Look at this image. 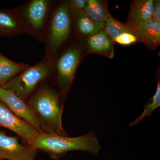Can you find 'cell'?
Wrapping results in <instances>:
<instances>
[{
    "instance_id": "6da1fadb",
    "label": "cell",
    "mask_w": 160,
    "mask_h": 160,
    "mask_svg": "<svg viewBox=\"0 0 160 160\" xmlns=\"http://www.w3.org/2000/svg\"><path fill=\"white\" fill-rule=\"evenodd\" d=\"M29 106L36 116L43 133L68 136L62 126L63 106L59 95L46 87L30 98Z\"/></svg>"
},
{
    "instance_id": "7a4b0ae2",
    "label": "cell",
    "mask_w": 160,
    "mask_h": 160,
    "mask_svg": "<svg viewBox=\"0 0 160 160\" xmlns=\"http://www.w3.org/2000/svg\"><path fill=\"white\" fill-rule=\"evenodd\" d=\"M32 147L58 156L68 152L80 150L88 152L97 156L102 146L96 134L90 131L86 134L75 138L53 133H40Z\"/></svg>"
},
{
    "instance_id": "3957f363",
    "label": "cell",
    "mask_w": 160,
    "mask_h": 160,
    "mask_svg": "<svg viewBox=\"0 0 160 160\" xmlns=\"http://www.w3.org/2000/svg\"><path fill=\"white\" fill-rule=\"evenodd\" d=\"M49 16L43 42L46 46V56L53 60L71 33V18L68 2L60 3Z\"/></svg>"
},
{
    "instance_id": "277c9868",
    "label": "cell",
    "mask_w": 160,
    "mask_h": 160,
    "mask_svg": "<svg viewBox=\"0 0 160 160\" xmlns=\"http://www.w3.org/2000/svg\"><path fill=\"white\" fill-rule=\"evenodd\" d=\"M53 66V60L45 57L34 66H29L1 86L11 90L24 101L32 93L38 84L47 77Z\"/></svg>"
},
{
    "instance_id": "5b68a950",
    "label": "cell",
    "mask_w": 160,
    "mask_h": 160,
    "mask_svg": "<svg viewBox=\"0 0 160 160\" xmlns=\"http://www.w3.org/2000/svg\"><path fill=\"white\" fill-rule=\"evenodd\" d=\"M52 2L49 0H32L19 11L32 32V37L42 42L49 20Z\"/></svg>"
},
{
    "instance_id": "8992f818",
    "label": "cell",
    "mask_w": 160,
    "mask_h": 160,
    "mask_svg": "<svg viewBox=\"0 0 160 160\" xmlns=\"http://www.w3.org/2000/svg\"><path fill=\"white\" fill-rule=\"evenodd\" d=\"M81 54V49L73 46L64 51L58 58L56 65L57 82L63 97L66 96L74 79Z\"/></svg>"
},
{
    "instance_id": "52a82bcc",
    "label": "cell",
    "mask_w": 160,
    "mask_h": 160,
    "mask_svg": "<svg viewBox=\"0 0 160 160\" xmlns=\"http://www.w3.org/2000/svg\"><path fill=\"white\" fill-rule=\"evenodd\" d=\"M0 126L13 131L31 147L40 133L29 123L15 115L1 101Z\"/></svg>"
},
{
    "instance_id": "ba28073f",
    "label": "cell",
    "mask_w": 160,
    "mask_h": 160,
    "mask_svg": "<svg viewBox=\"0 0 160 160\" xmlns=\"http://www.w3.org/2000/svg\"><path fill=\"white\" fill-rule=\"evenodd\" d=\"M0 101L17 117L29 123L40 133H43L39 122L30 106L13 92L0 86Z\"/></svg>"
},
{
    "instance_id": "9c48e42d",
    "label": "cell",
    "mask_w": 160,
    "mask_h": 160,
    "mask_svg": "<svg viewBox=\"0 0 160 160\" xmlns=\"http://www.w3.org/2000/svg\"><path fill=\"white\" fill-rule=\"evenodd\" d=\"M36 153L33 147L21 145L17 138L0 130V159L33 160Z\"/></svg>"
},
{
    "instance_id": "30bf717a",
    "label": "cell",
    "mask_w": 160,
    "mask_h": 160,
    "mask_svg": "<svg viewBox=\"0 0 160 160\" xmlns=\"http://www.w3.org/2000/svg\"><path fill=\"white\" fill-rule=\"evenodd\" d=\"M20 34L32 36V32L18 9H0V36Z\"/></svg>"
},
{
    "instance_id": "8fae6325",
    "label": "cell",
    "mask_w": 160,
    "mask_h": 160,
    "mask_svg": "<svg viewBox=\"0 0 160 160\" xmlns=\"http://www.w3.org/2000/svg\"><path fill=\"white\" fill-rule=\"evenodd\" d=\"M139 42L155 50L160 44V21L150 18L139 22L131 29Z\"/></svg>"
},
{
    "instance_id": "7c38bea8",
    "label": "cell",
    "mask_w": 160,
    "mask_h": 160,
    "mask_svg": "<svg viewBox=\"0 0 160 160\" xmlns=\"http://www.w3.org/2000/svg\"><path fill=\"white\" fill-rule=\"evenodd\" d=\"M87 44L90 53L104 56L110 59L114 56V42L104 29L88 36Z\"/></svg>"
},
{
    "instance_id": "4fadbf2b",
    "label": "cell",
    "mask_w": 160,
    "mask_h": 160,
    "mask_svg": "<svg viewBox=\"0 0 160 160\" xmlns=\"http://www.w3.org/2000/svg\"><path fill=\"white\" fill-rule=\"evenodd\" d=\"M153 8V0L132 1L125 24L131 29L139 22L152 18Z\"/></svg>"
},
{
    "instance_id": "5bb4252c",
    "label": "cell",
    "mask_w": 160,
    "mask_h": 160,
    "mask_svg": "<svg viewBox=\"0 0 160 160\" xmlns=\"http://www.w3.org/2000/svg\"><path fill=\"white\" fill-rule=\"evenodd\" d=\"M75 25L79 33L89 36L105 29L106 23L96 22L87 15L84 11L75 12Z\"/></svg>"
},
{
    "instance_id": "9a60e30c",
    "label": "cell",
    "mask_w": 160,
    "mask_h": 160,
    "mask_svg": "<svg viewBox=\"0 0 160 160\" xmlns=\"http://www.w3.org/2000/svg\"><path fill=\"white\" fill-rule=\"evenodd\" d=\"M29 66L24 63L12 62L0 52V86H3Z\"/></svg>"
},
{
    "instance_id": "2e32d148",
    "label": "cell",
    "mask_w": 160,
    "mask_h": 160,
    "mask_svg": "<svg viewBox=\"0 0 160 160\" xmlns=\"http://www.w3.org/2000/svg\"><path fill=\"white\" fill-rule=\"evenodd\" d=\"M85 12L92 21L98 23H106L111 17L106 2L99 0H87Z\"/></svg>"
},
{
    "instance_id": "e0dca14e",
    "label": "cell",
    "mask_w": 160,
    "mask_h": 160,
    "mask_svg": "<svg viewBox=\"0 0 160 160\" xmlns=\"http://www.w3.org/2000/svg\"><path fill=\"white\" fill-rule=\"evenodd\" d=\"M160 106V81L158 80L157 86L155 93L151 98L144 105V111L141 115L132 122L129 124V127H132L142 122L146 117L150 116L152 112Z\"/></svg>"
},
{
    "instance_id": "ac0fdd59",
    "label": "cell",
    "mask_w": 160,
    "mask_h": 160,
    "mask_svg": "<svg viewBox=\"0 0 160 160\" xmlns=\"http://www.w3.org/2000/svg\"><path fill=\"white\" fill-rule=\"evenodd\" d=\"M104 29L113 41L124 32H132L131 29H129L126 24L118 21L112 16L106 21Z\"/></svg>"
},
{
    "instance_id": "d6986e66",
    "label": "cell",
    "mask_w": 160,
    "mask_h": 160,
    "mask_svg": "<svg viewBox=\"0 0 160 160\" xmlns=\"http://www.w3.org/2000/svg\"><path fill=\"white\" fill-rule=\"evenodd\" d=\"M114 42L120 45H130L139 42L136 36L132 32H126L122 33L114 40Z\"/></svg>"
},
{
    "instance_id": "ffe728a7",
    "label": "cell",
    "mask_w": 160,
    "mask_h": 160,
    "mask_svg": "<svg viewBox=\"0 0 160 160\" xmlns=\"http://www.w3.org/2000/svg\"><path fill=\"white\" fill-rule=\"evenodd\" d=\"M69 9L72 13L81 11H85L87 0H70L68 1Z\"/></svg>"
},
{
    "instance_id": "44dd1931",
    "label": "cell",
    "mask_w": 160,
    "mask_h": 160,
    "mask_svg": "<svg viewBox=\"0 0 160 160\" xmlns=\"http://www.w3.org/2000/svg\"><path fill=\"white\" fill-rule=\"evenodd\" d=\"M152 18L160 21V1H153V8Z\"/></svg>"
},
{
    "instance_id": "7402d4cb",
    "label": "cell",
    "mask_w": 160,
    "mask_h": 160,
    "mask_svg": "<svg viewBox=\"0 0 160 160\" xmlns=\"http://www.w3.org/2000/svg\"><path fill=\"white\" fill-rule=\"evenodd\" d=\"M0 160H2V159H0Z\"/></svg>"
},
{
    "instance_id": "603a6c76",
    "label": "cell",
    "mask_w": 160,
    "mask_h": 160,
    "mask_svg": "<svg viewBox=\"0 0 160 160\" xmlns=\"http://www.w3.org/2000/svg\"></svg>"
}]
</instances>
